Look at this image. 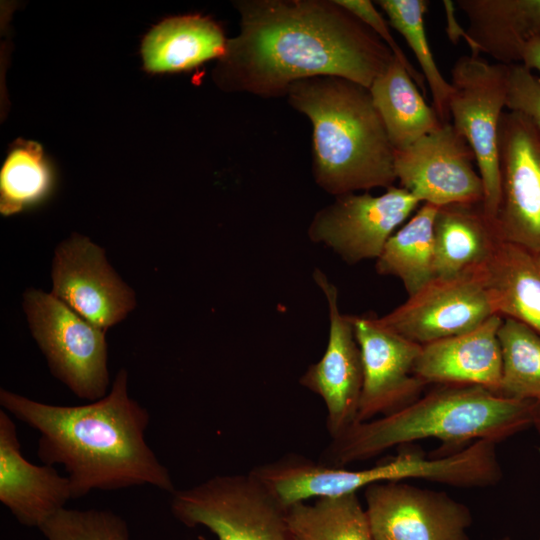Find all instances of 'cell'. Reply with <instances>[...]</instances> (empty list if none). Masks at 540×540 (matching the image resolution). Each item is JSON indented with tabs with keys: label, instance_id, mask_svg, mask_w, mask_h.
<instances>
[{
	"label": "cell",
	"instance_id": "9a60e30c",
	"mask_svg": "<svg viewBox=\"0 0 540 540\" xmlns=\"http://www.w3.org/2000/svg\"><path fill=\"white\" fill-rule=\"evenodd\" d=\"M51 294L106 332L135 307V295L116 274L101 247L72 235L55 251Z\"/></svg>",
	"mask_w": 540,
	"mask_h": 540
},
{
	"label": "cell",
	"instance_id": "7a4b0ae2",
	"mask_svg": "<svg viewBox=\"0 0 540 540\" xmlns=\"http://www.w3.org/2000/svg\"><path fill=\"white\" fill-rule=\"evenodd\" d=\"M0 405L39 433L37 456L43 464L64 467L72 499L143 485L176 490L146 442L150 414L129 396L125 369L103 398L84 405L43 403L6 389L0 390Z\"/></svg>",
	"mask_w": 540,
	"mask_h": 540
},
{
	"label": "cell",
	"instance_id": "1f68e13d",
	"mask_svg": "<svg viewBox=\"0 0 540 540\" xmlns=\"http://www.w3.org/2000/svg\"><path fill=\"white\" fill-rule=\"evenodd\" d=\"M442 3L445 10V15H446V22H447L446 33H447L448 38L454 45H457L459 40L463 38L464 41L469 46L471 53H473L474 45L471 39L469 38L466 30L461 28V26L459 25L455 17V3L449 0H444Z\"/></svg>",
	"mask_w": 540,
	"mask_h": 540
},
{
	"label": "cell",
	"instance_id": "7402d4cb",
	"mask_svg": "<svg viewBox=\"0 0 540 540\" xmlns=\"http://www.w3.org/2000/svg\"><path fill=\"white\" fill-rule=\"evenodd\" d=\"M484 276L494 313L540 334V250L501 240Z\"/></svg>",
	"mask_w": 540,
	"mask_h": 540
},
{
	"label": "cell",
	"instance_id": "8d00e7d4",
	"mask_svg": "<svg viewBox=\"0 0 540 540\" xmlns=\"http://www.w3.org/2000/svg\"><path fill=\"white\" fill-rule=\"evenodd\" d=\"M539 540H540V538H539Z\"/></svg>",
	"mask_w": 540,
	"mask_h": 540
},
{
	"label": "cell",
	"instance_id": "cb8c5ba5",
	"mask_svg": "<svg viewBox=\"0 0 540 540\" xmlns=\"http://www.w3.org/2000/svg\"><path fill=\"white\" fill-rule=\"evenodd\" d=\"M438 208L422 203L407 223L388 239L376 259L377 273L398 278L408 296L436 277L434 222Z\"/></svg>",
	"mask_w": 540,
	"mask_h": 540
},
{
	"label": "cell",
	"instance_id": "277c9868",
	"mask_svg": "<svg viewBox=\"0 0 540 540\" xmlns=\"http://www.w3.org/2000/svg\"><path fill=\"white\" fill-rule=\"evenodd\" d=\"M288 102L312 124L313 176L333 196L394 185V147L368 88L336 76L293 83Z\"/></svg>",
	"mask_w": 540,
	"mask_h": 540
},
{
	"label": "cell",
	"instance_id": "e575fe53",
	"mask_svg": "<svg viewBox=\"0 0 540 540\" xmlns=\"http://www.w3.org/2000/svg\"><path fill=\"white\" fill-rule=\"evenodd\" d=\"M499 540H512V538L510 536H504L500 538Z\"/></svg>",
	"mask_w": 540,
	"mask_h": 540
},
{
	"label": "cell",
	"instance_id": "ac0fdd59",
	"mask_svg": "<svg viewBox=\"0 0 540 540\" xmlns=\"http://www.w3.org/2000/svg\"><path fill=\"white\" fill-rule=\"evenodd\" d=\"M501 322V316L493 315L473 330L423 345L414 367L416 376L427 385H478L498 394Z\"/></svg>",
	"mask_w": 540,
	"mask_h": 540
},
{
	"label": "cell",
	"instance_id": "d6a6232c",
	"mask_svg": "<svg viewBox=\"0 0 540 540\" xmlns=\"http://www.w3.org/2000/svg\"><path fill=\"white\" fill-rule=\"evenodd\" d=\"M529 70H536L540 74V37L531 39L524 48L522 61Z\"/></svg>",
	"mask_w": 540,
	"mask_h": 540
},
{
	"label": "cell",
	"instance_id": "d590c367",
	"mask_svg": "<svg viewBox=\"0 0 540 540\" xmlns=\"http://www.w3.org/2000/svg\"><path fill=\"white\" fill-rule=\"evenodd\" d=\"M199 540H205L204 538L200 537Z\"/></svg>",
	"mask_w": 540,
	"mask_h": 540
},
{
	"label": "cell",
	"instance_id": "4dcf8cb0",
	"mask_svg": "<svg viewBox=\"0 0 540 540\" xmlns=\"http://www.w3.org/2000/svg\"><path fill=\"white\" fill-rule=\"evenodd\" d=\"M343 8L351 12L365 25H367L375 34L389 47L394 57L406 68L417 86L426 94L425 79L411 64L403 49L396 42L389 29V23L384 19L381 13L376 9L370 0H336Z\"/></svg>",
	"mask_w": 540,
	"mask_h": 540
},
{
	"label": "cell",
	"instance_id": "83f0119b",
	"mask_svg": "<svg viewBox=\"0 0 540 540\" xmlns=\"http://www.w3.org/2000/svg\"><path fill=\"white\" fill-rule=\"evenodd\" d=\"M52 185L50 167L41 146L18 140L0 172V211L11 215L39 202Z\"/></svg>",
	"mask_w": 540,
	"mask_h": 540
},
{
	"label": "cell",
	"instance_id": "6da1fadb",
	"mask_svg": "<svg viewBox=\"0 0 540 540\" xmlns=\"http://www.w3.org/2000/svg\"><path fill=\"white\" fill-rule=\"evenodd\" d=\"M239 33L212 77L227 92L285 96L300 80L336 76L369 89L393 53L336 0H241Z\"/></svg>",
	"mask_w": 540,
	"mask_h": 540
},
{
	"label": "cell",
	"instance_id": "7c38bea8",
	"mask_svg": "<svg viewBox=\"0 0 540 540\" xmlns=\"http://www.w3.org/2000/svg\"><path fill=\"white\" fill-rule=\"evenodd\" d=\"M364 497L374 540H470L471 510L443 491L384 482Z\"/></svg>",
	"mask_w": 540,
	"mask_h": 540
},
{
	"label": "cell",
	"instance_id": "44dd1931",
	"mask_svg": "<svg viewBox=\"0 0 540 540\" xmlns=\"http://www.w3.org/2000/svg\"><path fill=\"white\" fill-rule=\"evenodd\" d=\"M227 42L214 20L199 14L181 15L163 20L147 33L141 56L148 72L186 71L221 58Z\"/></svg>",
	"mask_w": 540,
	"mask_h": 540
},
{
	"label": "cell",
	"instance_id": "e0dca14e",
	"mask_svg": "<svg viewBox=\"0 0 540 540\" xmlns=\"http://www.w3.org/2000/svg\"><path fill=\"white\" fill-rule=\"evenodd\" d=\"M72 499L70 481L54 466L22 454L11 415L0 410V502L24 526H40Z\"/></svg>",
	"mask_w": 540,
	"mask_h": 540
},
{
	"label": "cell",
	"instance_id": "8992f818",
	"mask_svg": "<svg viewBox=\"0 0 540 540\" xmlns=\"http://www.w3.org/2000/svg\"><path fill=\"white\" fill-rule=\"evenodd\" d=\"M508 68L472 54L460 56L451 68L450 122L474 152L484 188L483 209L494 221L501 199L498 134Z\"/></svg>",
	"mask_w": 540,
	"mask_h": 540
},
{
	"label": "cell",
	"instance_id": "4fadbf2b",
	"mask_svg": "<svg viewBox=\"0 0 540 540\" xmlns=\"http://www.w3.org/2000/svg\"><path fill=\"white\" fill-rule=\"evenodd\" d=\"M502 240L540 250V133L523 115L504 112L498 134Z\"/></svg>",
	"mask_w": 540,
	"mask_h": 540
},
{
	"label": "cell",
	"instance_id": "2e32d148",
	"mask_svg": "<svg viewBox=\"0 0 540 540\" xmlns=\"http://www.w3.org/2000/svg\"><path fill=\"white\" fill-rule=\"evenodd\" d=\"M352 318L363 363L360 423L406 407L423 395L427 384L414 372L421 345L387 328L378 317Z\"/></svg>",
	"mask_w": 540,
	"mask_h": 540
},
{
	"label": "cell",
	"instance_id": "d6986e66",
	"mask_svg": "<svg viewBox=\"0 0 540 540\" xmlns=\"http://www.w3.org/2000/svg\"><path fill=\"white\" fill-rule=\"evenodd\" d=\"M465 14L472 55L486 53L497 63L520 64L527 43L540 37V0H457Z\"/></svg>",
	"mask_w": 540,
	"mask_h": 540
},
{
	"label": "cell",
	"instance_id": "9c48e42d",
	"mask_svg": "<svg viewBox=\"0 0 540 540\" xmlns=\"http://www.w3.org/2000/svg\"><path fill=\"white\" fill-rule=\"evenodd\" d=\"M421 204L407 190L394 185L380 195H339L315 213L307 235L349 265L376 260L396 229Z\"/></svg>",
	"mask_w": 540,
	"mask_h": 540
},
{
	"label": "cell",
	"instance_id": "f1b7e54d",
	"mask_svg": "<svg viewBox=\"0 0 540 540\" xmlns=\"http://www.w3.org/2000/svg\"><path fill=\"white\" fill-rule=\"evenodd\" d=\"M39 530L47 540H129L126 521L110 510L65 507Z\"/></svg>",
	"mask_w": 540,
	"mask_h": 540
},
{
	"label": "cell",
	"instance_id": "ba28073f",
	"mask_svg": "<svg viewBox=\"0 0 540 540\" xmlns=\"http://www.w3.org/2000/svg\"><path fill=\"white\" fill-rule=\"evenodd\" d=\"M497 444L490 440H477L458 452L432 458L416 450L402 449L396 456L365 469L326 467L319 475V487L329 497L357 493L376 483L406 479L426 480L457 488L492 487L503 478Z\"/></svg>",
	"mask_w": 540,
	"mask_h": 540
},
{
	"label": "cell",
	"instance_id": "603a6c76",
	"mask_svg": "<svg viewBox=\"0 0 540 540\" xmlns=\"http://www.w3.org/2000/svg\"><path fill=\"white\" fill-rule=\"evenodd\" d=\"M369 91L395 150L411 145L443 123L396 57L373 81Z\"/></svg>",
	"mask_w": 540,
	"mask_h": 540
},
{
	"label": "cell",
	"instance_id": "52a82bcc",
	"mask_svg": "<svg viewBox=\"0 0 540 540\" xmlns=\"http://www.w3.org/2000/svg\"><path fill=\"white\" fill-rule=\"evenodd\" d=\"M23 306L51 373L81 399L103 398L109 385L105 332L40 290L29 289Z\"/></svg>",
	"mask_w": 540,
	"mask_h": 540
},
{
	"label": "cell",
	"instance_id": "d4e9b609",
	"mask_svg": "<svg viewBox=\"0 0 540 540\" xmlns=\"http://www.w3.org/2000/svg\"><path fill=\"white\" fill-rule=\"evenodd\" d=\"M289 540H374L357 493L287 506Z\"/></svg>",
	"mask_w": 540,
	"mask_h": 540
},
{
	"label": "cell",
	"instance_id": "5b68a950",
	"mask_svg": "<svg viewBox=\"0 0 540 540\" xmlns=\"http://www.w3.org/2000/svg\"><path fill=\"white\" fill-rule=\"evenodd\" d=\"M173 516L218 540H289L286 506L255 476L217 475L171 494Z\"/></svg>",
	"mask_w": 540,
	"mask_h": 540
},
{
	"label": "cell",
	"instance_id": "4316f807",
	"mask_svg": "<svg viewBox=\"0 0 540 540\" xmlns=\"http://www.w3.org/2000/svg\"><path fill=\"white\" fill-rule=\"evenodd\" d=\"M376 3L388 17L389 25L402 35L416 57L421 73L431 91L432 106L439 119L443 123L450 122L449 101L453 88L437 66L428 43L424 16L429 2L426 0H378Z\"/></svg>",
	"mask_w": 540,
	"mask_h": 540
},
{
	"label": "cell",
	"instance_id": "f546056e",
	"mask_svg": "<svg viewBox=\"0 0 540 540\" xmlns=\"http://www.w3.org/2000/svg\"><path fill=\"white\" fill-rule=\"evenodd\" d=\"M508 66L506 108L525 116L540 133V79L521 63Z\"/></svg>",
	"mask_w": 540,
	"mask_h": 540
},
{
	"label": "cell",
	"instance_id": "8fae6325",
	"mask_svg": "<svg viewBox=\"0 0 540 540\" xmlns=\"http://www.w3.org/2000/svg\"><path fill=\"white\" fill-rule=\"evenodd\" d=\"M494 313L484 267L455 276H437L388 314L381 324L423 346L481 325Z\"/></svg>",
	"mask_w": 540,
	"mask_h": 540
},
{
	"label": "cell",
	"instance_id": "484cf974",
	"mask_svg": "<svg viewBox=\"0 0 540 540\" xmlns=\"http://www.w3.org/2000/svg\"><path fill=\"white\" fill-rule=\"evenodd\" d=\"M502 378L498 395L540 403V334L512 318L498 330Z\"/></svg>",
	"mask_w": 540,
	"mask_h": 540
},
{
	"label": "cell",
	"instance_id": "836d02e7",
	"mask_svg": "<svg viewBox=\"0 0 540 540\" xmlns=\"http://www.w3.org/2000/svg\"><path fill=\"white\" fill-rule=\"evenodd\" d=\"M532 426L540 435V403H535L532 415Z\"/></svg>",
	"mask_w": 540,
	"mask_h": 540
},
{
	"label": "cell",
	"instance_id": "ffe728a7",
	"mask_svg": "<svg viewBox=\"0 0 540 540\" xmlns=\"http://www.w3.org/2000/svg\"><path fill=\"white\" fill-rule=\"evenodd\" d=\"M483 203L438 208L434 222L435 274L449 277L485 267L501 241Z\"/></svg>",
	"mask_w": 540,
	"mask_h": 540
},
{
	"label": "cell",
	"instance_id": "3957f363",
	"mask_svg": "<svg viewBox=\"0 0 540 540\" xmlns=\"http://www.w3.org/2000/svg\"><path fill=\"white\" fill-rule=\"evenodd\" d=\"M534 404L478 385L438 384L400 410L355 423L331 439L319 462L344 468L425 439L442 442L435 456L453 454L477 440L499 443L532 427Z\"/></svg>",
	"mask_w": 540,
	"mask_h": 540
},
{
	"label": "cell",
	"instance_id": "30bf717a",
	"mask_svg": "<svg viewBox=\"0 0 540 540\" xmlns=\"http://www.w3.org/2000/svg\"><path fill=\"white\" fill-rule=\"evenodd\" d=\"M474 163L472 148L451 122L394 151L400 187L437 207L483 203V182Z\"/></svg>",
	"mask_w": 540,
	"mask_h": 540
},
{
	"label": "cell",
	"instance_id": "5bb4252c",
	"mask_svg": "<svg viewBox=\"0 0 540 540\" xmlns=\"http://www.w3.org/2000/svg\"><path fill=\"white\" fill-rule=\"evenodd\" d=\"M313 279L328 305V342L320 360L307 368L299 382L323 400L326 426L334 439L357 423L363 363L352 315L340 311L336 286L319 268L314 269Z\"/></svg>",
	"mask_w": 540,
	"mask_h": 540
}]
</instances>
